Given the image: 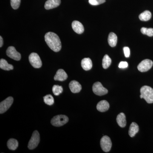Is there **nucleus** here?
Returning a JSON list of instances; mask_svg holds the SVG:
<instances>
[{
    "instance_id": "29",
    "label": "nucleus",
    "mask_w": 153,
    "mask_h": 153,
    "mask_svg": "<svg viewBox=\"0 0 153 153\" xmlns=\"http://www.w3.org/2000/svg\"><path fill=\"white\" fill-rule=\"evenodd\" d=\"M125 56L126 57H129L130 55V50L128 47H124L123 48Z\"/></svg>"
},
{
    "instance_id": "22",
    "label": "nucleus",
    "mask_w": 153,
    "mask_h": 153,
    "mask_svg": "<svg viewBox=\"0 0 153 153\" xmlns=\"http://www.w3.org/2000/svg\"><path fill=\"white\" fill-rule=\"evenodd\" d=\"M152 13L149 11L146 10L140 14L139 18L141 21L146 22L151 19Z\"/></svg>"
},
{
    "instance_id": "21",
    "label": "nucleus",
    "mask_w": 153,
    "mask_h": 153,
    "mask_svg": "<svg viewBox=\"0 0 153 153\" xmlns=\"http://www.w3.org/2000/svg\"><path fill=\"white\" fill-rule=\"evenodd\" d=\"M8 148L11 150H15L19 146V143L15 139H10L7 142Z\"/></svg>"
},
{
    "instance_id": "9",
    "label": "nucleus",
    "mask_w": 153,
    "mask_h": 153,
    "mask_svg": "<svg viewBox=\"0 0 153 153\" xmlns=\"http://www.w3.org/2000/svg\"><path fill=\"white\" fill-rule=\"evenodd\" d=\"M153 61L149 59H146L143 60L138 65L137 68L141 72H146L149 71L152 67Z\"/></svg>"
},
{
    "instance_id": "27",
    "label": "nucleus",
    "mask_w": 153,
    "mask_h": 153,
    "mask_svg": "<svg viewBox=\"0 0 153 153\" xmlns=\"http://www.w3.org/2000/svg\"><path fill=\"white\" fill-rule=\"evenodd\" d=\"M11 5L14 10L19 8L21 4V0H11Z\"/></svg>"
},
{
    "instance_id": "23",
    "label": "nucleus",
    "mask_w": 153,
    "mask_h": 153,
    "mask_svg": "<svg viewBox=\"0 0 153 153\" xmlns=\"http://www.w3.org/2000/svg\"><path fill=\"white\" fill-rule=\"evenodd\" d=\"M111 63V60L108 55H105L103 57L102 61V66L104 69L108 68Z\"/></svg>"
},
{
    "instance_id": "16",
    "label": "nucleus",
    "mask_w": 153,
    "mask_h": 153,
    "mask_svg": "<svg viewBox=\"0 0 153 153\" xmlns=\"http://www.w3.org/2000/svg\"><path fill=\"white\" fill-rule=\"evenodd\" d=\"M81 66L85 71L90 70L92 67L91 60L89 58H84L81 61Z\"/></svg>"
},
{
    "instance_id": "14",
    "label": "nucleus",
    "mask_w": 153,
    "mask_h": 153,
    "mask_svg": "<svg viewBox=\"0 0 153 153\" xmlns=\"http://www.w3.org/2000/svg\"><path fill=\"white\" fill-rule=\"evenodd\" d=\"M67 77L68 75L64 70L62 69H59L57 70L54 78L55 80L63 81L66 80Z\"/></svg>"
},
{
    "instance_id": "25",
    "label": "nucleus",
    "mask_w": 153,
    "mask_h": 153,
    "mask_svg": "<svg viewBox=\"0 0 153 153\" xmlns=\"http://www.w3.org/2000/svg\"><path fill=\"white\" fill-rule=\"evenodd\" d=\"M141 32L143 35H147L149 37L153 36V28L142 27L141 29Z\"/></svg>"
},
{
    "instance_id": "3",
    "label": "nucleus",
    "mask_w": 153,
    "mask_h": 153,
    "mask_svg": "<svg viewBox=\"0 0 153 153\" xmlns=\"http://www.w3.org/2000/svg\"><path fill=\"white\" fill-rule=\"evenodd\" d=\"M68 121V118L64 115H58L54 117L51 120L52 125L56 127H60L64 125Z\"/></svg>"
},
{
    "instance_id": "30",
    "label": "nucleus",
    "mask_w": 153,
    "mask_h": 153,
    "mask_svg": "<svg viewBox=\"0 0 153 153\" xmlns=\"http://www.w3.org/2000/svg\"><path fill=\"white\" fill-rule=\"evenodd\" d=\"M128 66V63L126 61H122L120 62L119 65V67L120 68H127Z\"/></svg>"
},
{
    "instance_id": "19",
    "label": "nucleus",
    "mask_w": 153,
    "mask_h": 153,
    "mask_svg": "<svg viewBox=\"0 0 153 153\" xmlns=\"http://www.w3.org/2000/svg\"><path fill=\"white\" fill-rule=\"evenodd\" d=\"M117 37L114 33H111L108 37V43L110 47H114L116 46L117 43Z\"/></svg>"
},
{
    "instance_id": "31",
    "label": "nucleus",
    "mask_w": 153,
    "mask_h": 153,
    "mask_svg": "<svg viewBox=\"0 0 153 153\" xmlns=\"http://www.w3.org/2000/svg\"><path fill=\"white\" fill-rule=\"evenodd\" d=\"M3 39L1 36H0V47H2L3 45Z\"/></svg>"
},
{
    "instance_id": "20",
    "label": "nucleus",
    "mask_w": 153,
    "mask_h": 153,
    "mask_svg": "<svg viewBox=\"0 0 153 153\" xmlns=\"http://www.w3.org/2000/svg\"><path fill=\"white\" fill-rule=\"evenodd\" d=\"M0 68L3 70L10 71L13 69V66L9 64L7 60L4 59H1L0 60Z\"/></svg>"
},
{
    "instance_id": "6",
    "label": "nucleus",
    "mask_w": 153,
    "mask_h": 153,
    "mask_svg": "<svg viewBox=\"0 0 153 153\" xmlns=\"http://www.w3.org/2000/svg\"><path fill=\"white\" fill-rule=\"evenodd\" d=\"M92 90L94 93L98 96L105 95L108 92L107 89L103 87L99 82H96L93 84Z\"/></svg>"
},
{
    "instance_id": "26",
    "label": "nucleus",
    "mask_w": 153,
    "mask_h": 153,
    "mask_svg": "<svg viewBox=\"0 0 153 153\" xmlns=\"http://www.w3.org/2000/svg\"><path fill=\"white\" fill-rule=\"evenodd\" d=\"M63 91V88L62 86L58 85H54L52 87V91L54 95L58 96Z\"/></svg>"
},
{
    "instance_id": "17",
    "label": "nucleus",
    "mask_w": 153,
    "mask_h": 153,
    "mask_svg": "<svg viewBox=\"0 0 153 153\" xmlns=\"http://www.w3.org/2000/svg\"><path fill=\"white\" fill-rule=\"evenodd\" d=\"M117 122L118 125L122 128H124L126 125L125 115L123 113H121L118 115L117 117Z\"/></svg>"
},
{
    "instance_id": "24",
    "label": "nucleus",
    "mask_w": 153,
    "mask_h": 153,
    "mask_svg": "<svg viewBox=\"0 0 153 153\" xmlns=\"http://www.w3.org/2000/svg\"><path fill=\"white\" fill-rule=\"evenodd\" d=\"M44 102L48 105H51L54 103V98L51 94H48L44 96Z\"/></svg>"
},
{
    "instance_id": "2",
    "label": "nucleus",
    "mask_w": 153,
    "mask_h": 153,
    "mask_svg": "<svg viewBox=\"0 0 153 153\" xmlns=\"http://www.w3.org/2000/svg\"><path fill=\"white\" fill-rule=\"evenodd\" d=\"M140 93L147 103H153V88L145 85L141 88Z\"/></svg>"
},
{
    "instance_id": "13",
    "label": "nucleus",
    "mask_w": 153,
    "mask_h": 153,
    "mask_svg": "<svg viewBox=\"0 0 153 153\" xmlns=\"http://www.w3.org/2000/svg\"><path fill=\"white\" fill-rule=\"evenodd\" d=\"M61 1L60 0H48L45 4V8L46 10L55 8L60 5Z\"/></svg>"
},
{
    "instance_id": "28",
    "label": "nucleus",
    "mask_w": 153,
    "mask_h": 153,
    "mask_svg": "<svg viewBox=\"0 0 153 153\" xmlns=\"http://www.w3.org/2000/svg\"><path fill=\"white\" fill-rule=\"evenodd\" d=\"M105 0H89L88 2L91 5L97 6L105 2Z\"/></svg>"
},
{
    "instance_id": "18",
    "label": "nucleus",
    "mask_w": 153,
    "mask_h": 153,
    "mask_svg": "<svg viewBox=\"0 0 153 153\" xmlns=\"http://www.w3.org/2000/svg\"><path fill=\"white\" fill-rule=\"evenodd\" d=\"M138 131L139 126L136 123H132L129 129L128 133L130 136L133 137Z\"/></svg>"
},
{
    "instance_id": "10",
    "label": "nucleus",
    "mask_w": 153,
    "mask_h": 153,
    "mask_svg": "<svg viewBox=\"0 0 153 153\" xmlns=\"http://www.w3.org/2000/svg\"><path fill=\"white\" fill-rule=\"evenodd\" d=\"M7 55L10 58L14 60L19 61L21 59V55L20 53L17 52L16 48L13 47H9L7 50Z\"/></svg>"
},
{
    "instance_id": "12",
    "label": "nucleus",
    "mask_w": 153,
    "mask_h": 153,
    "mask_svg": "<svg viewBox=\"0 0 153 153\" xmlns=\"http://www.w3.org/2000/svg\"><path fill=\"white\" fill-rule=\"evenodd\" d=\"M71 26L73 30L77 34H81L84 32V29L83 25L78 21H73Z\"/></svg>"
},
{
    "instance_id": "1",
    "label": "nucleus",
    "mask_w": 153,
    "mask_h": 153,
    "mask_svg": "<svg viewBox=\"0 0 153 153\" xmlns=\"http://www.w3.org/2000/svg\"><path fill=\"white\" fill-rule=\"evenodd\" d=\"M45 40L49 48L55 52H58L61 49V43L57 34L48 32L45 36Z\"/></svg>"
},
{
    "instance_id": "8",
    "label": "nucleus",
    "mask_w": 153,
    "mask_h": 153,
    "mask_svg": "<svg viewBox=\"0 0 153 153\" xmlns=\"http://www.w3.org/2000/svg\"><path fill=\"white\" fill-rule=\"evenodd\" d=\"M13 102V98L9 97L0 103V113L1 114L7 111L10 107Z\"/></svg>"
},
{
    "instance_id": "5",
    "label": "nucleus",
    "mask_w": 153,
    "mask_h": 153,
    "mask_svg": "<svg viewBox=\"0 0 153 153\" xmlns=\"http://www.w3.org/2000/svg\"><path fill=\"white\" fill-rule=\"evenodd\" d=\"M30 64L35 68H41L42 65V61L39 55L36 53H31L29 57Z\"/></svg>"
},
{
    "instance_id": "4",
    "label": "nucleus",
    "mask_w": 153,
    "mask_h": 153,
    "mask_svg": "<svg viewBox=\"0 0 153 153\" xmlns=\"http://www.w3.org/2000/svg\"><path fill=\"white\" fill-rule=\"evenodd\" d=\"M40 134L37 131H35L33 133L32 136L28 143V147L29 149H34L37 147L40 142Z\"/></svg>"
},
{
    "instance_id": "32",
    "label": "nucleus",
    "mask_w": 153,
    "mask_h": 153,
    "mask_svg": "<svg viewBox=\"0 0 153 153\" xmlns=\"http://www.w3.org/2000/svg\"><path fill=\"white\" fill-rule=\"evenodd\" d=\"M140 97L141 99L143 98V95H142V94H140Z\"/></svg>"
},
{
    "instance_id": "7",
    "label": "nucleus",
    "mask_w": 153,
    "mask_h": 153,
    "mask_svg": "<svg viewBox=\"0 0 153 153\" xmlns=\"http://www.w3.org/2000/svg\"><path fill=\"white\" fill-rule=\"evenodd\" d=\"M100 146L102 150L105 152H108L110 151L112 146L111 140L107 136H104L100 140Z\"/></svg>"
},
{
    "instance_id": "11",
    "label": "nucleus",
    "mask_w": 153,
    "mask_h": 153,
    "mask_svg": "<svg viewBox=\"0 0 153 153\" xmlns=\"http://www.w3.org/2000/svg\"><path fill=\"white\" fill-rule=\"evenodd\" d=\"M69 87L71 92L73 93H79L82 89L81 85L76 80L71 81L69 83Z\"/></svg>"
},
{
    "instance_id": "15",
    "label": "nucleus",
    "mask_w": 153,
    "mask_h": 153,
    "mask_svg": "<svg viewBox=\"0 0 153 153\" xmlns=\"http://www.w3.org/2000/svg\"><path fill=\"white\" fill-rule=\"evenodd\" d=\"M109 108V104L106 100H102L99 102L97 105V109L100 112H105L108 110Z\"/></svg>"
}]
</instances>
